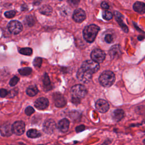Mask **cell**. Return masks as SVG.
Returning a JSON list of instances; mask_svg holds the SVG:
<instances>
[{
	"mask_svg": "<svg viewBox=\"0 0 145 145\" xmlns=\"http://www.w3.org/2000/svg\"><path fill=\"white\" fill-rule=\"evenodd\" d=\"M99 30L100 28L95 24L86 26L83 32L84 39L87 42H92L95 40Z\"/></svg>",
	"mask_w": 145,
	"mask_h": 145,
	"instance_id": "obj_1",
	"label": "cell"
},
{
	"mask_svg": "<svg viewBox=\"0 0 145 145\" xmlns=\"http://www.w3.org/2000/svg\"><path fill=\"white\" fill-rule=\"evenodd\" d=\"M99 80L101 85L105 87H109L113 84L115 75L111 71H105L100 75Z\"/></svg>",
	"mask_w": 145,
	"mask_h": 145,
	"instance_id": "obj_2",
	"label": "cell"
},
{
	"mask_svg": "<svg viewBox=\"0 0 145 145\" xmlns=\"http://www.w3.org/2000/svg\"><path fill=\"white\" fill-rule=\"evenodd\" d=\"M72 98L80 100L84 97L87 94V89L82 84H76L72 86L70 89Z\"/></svg>",
	"mask_w": 145,
	"mask_h": 145,
	"instance_id": "obj_3",
	"label": "cell"
},
{
	"mask_svg": "<svg viewBox=\"0 0 145 145\" xmlns=\"http://www.w3.org/2000/svg\"><path fill=\"white\" fill-rule=\"evenodd\" d=\"M81 67L84 69L85 70L93 74L97 72L99 69L100 66L99 63L92 60H87L83 62Z\"/></svg>",
	"mask_w": 145,
	"mask_h": 145,
	"instance_id": "obj_4",
	"label": "cell"
},
{
	"mask_svg": "<svg viewBox=\"0 0 145 145\" xmlns=\"http://www.w3.org/2000/svg\"><path fill=\"white\" fill-rule=\"evenodd\" d=\"M93 74L85 70L80 67L78 70L76 76L78 79L82 82L84 83H88L92 79V75Z\"/></svg>",
	"mask_w": 145,
	"mask_h": 145,
	"instance_id": "obj_5",
	"label": "cell"
},
{
	"mask_svg": "<svg viewBox=\"0 0 145 145\" xmlns=\"http://www.w3.org/2000/svg\"><path fill=\"white\" fill-rule=\"evenodd\" d=\"M8 29L12 34H18L23 29V26L20 22L17 20L11 21L8 24Z\"/></svg>",
	"mask_w": 145,
	"mask_h": 145,
	"instance_id": "obj_6",
	"label": "cell"
},
{
	"mask_svg": "<svg viewBox=\"0 0 145 145\" xmlns=\"http://www.w3.org/2000/svg\"><path fill=\"white\" fill-rule=\"evenodd\" d=\"M91 57L93 61L97 63H101L105 59V53L100 49H96L92 52Z\"/></svg>",
	"mask_w": 145,
	"mask_h": 145,
	"instance_id": "obj_7",
	"label": "cell"
},
{
	"mask_svg": "<svg viewBox=\"0 0 145 145\" xmlns=\"http://www.w3.org/2000/svg\"><path fill=\"white\" fill-rule=\"evenodd\" d=\"M12 133L16 135H22L25 131V123L22 121H16L12 125Z\"/></svg>",
	"mask_w": 145,
	"mask_h": 145,
	"instance_id": "obj_8",
	"label": "cell"
},
{
	"mask_svg": "<svg viewBox=\"0 0 145 145\" xmlns=\"http://www.w3.org/2000/svg\"><path fill=\"white\" fill-rule=\"evenodd\" d=\"M56 127L55 121L52 119H49L45 121L43 125V130L47 134H52L53 133Z\"/></svg>",
	"mask_w": 145,
	"mask_h": 145,
	"instance_id": "obj_9",
	"label": "cell"
},
{
	"mask_svg": "<svg viewBox=\"0 0 145 145\" xmlns=\"http://www.w3.org/2000/svg\"><path fill=\"white\" fill-rule=\"evenodd\" d=\"M95 106L96 109L101 113L106 112L109 108V105L108 103L103 99L98 100L96 102Z\"/></svg>",
	"mask_w": 145,
	"mask_h": 145,
	"instance_id": "obj_10",
	"label": "cell"
},
{
	"mask_svg": "<svg viewBox=\"0 0 145 145\" xmlns=\"http://www.w3.org/2000/svg\"><path fill=\"white\" fill-rule=\"evenodd\" d=\"M53 99L55 105L57 107H63L66 104L65 98L59 93H54L53 94Z\"/></svg>",
	"mask_w": 145,
	"mask_h": 145,
	"instance_id": "obj_11",
	"label": "cell"
},
{
	"mask_svg": "<svg viewBox=\"0 0 145 145\" xmlns=\"http://www.w3.org/2000/svg\"><path fill=\"white\" fill-rule=\"evenodd\" d=\"M86 13L81 8H78L75 10L72 15V18L77 23L82 22L86 19Z\"/></svg>",
	"mask_w": 145,
	"mask_h": 145,
	"instance_id": "obj_12",
	"label": "cell"
},
{
	"mask_svg": "<svg viewBox=\"0 0 145 145\" xmlns=\"http://www.w3.org/2000/svg\"><path fill=\"white\" fill-rule=\"evenodd\" d=\"M48 105L49 101L45 97H39L35 101V106L39 109H45Z\"/></svg>",
	"mask_w": 145,
	"mask_h": 145,
	"instance_id": "obj_13",
	"label": "cell"
},
{
	"mask_svg": "<svg viewBox=\"0 0 145 145\" xmlns=\"http://www.w3.org/2000/svg\"><path fill=\"white\" fill-rule=\"evenodd\" d=\"M0 133L3 137H9L12 134V126L10 123H6L0 126Z\"/></svg>",
	"mask_w": 145,
	"mask_h": 145,
	"instance_id": "obj_14",
	"label": "cell"
},
{
	"mask_svg": "<svg viewBox=\"0 0 145 145\" xmlns=\"http://www.w3.org/2000/svg\"><path fill=\"white\" fill-rule=\"evenodd\" d=\"M122 54L121 48L119 45H113L109 51V54L112 59L117 58L121 56Z\"/></svg>",
	"mask_w": 145,
	"mask_h": 145,
	"instance_id": "obj_15",
	"label": "cell"
},
{
	"mask_svg": "<svg viewBox=\"0 0 145 145\" xmlns=\"http://www.w3.org/2000/svg\"><path fill=\"white\" fill-rule=\"evenodd\" d=\"M69 121L66 118H63L58 122L57 124V127L61 131L66 132L69 129Z\"/></svg>",
	"mask_w": 145,
	"mask_h": 145,
	"instance_id": "obj_16",
	"label": "cell"
},
{
	"mask_svg": "<svg viewBox=\"0 0 145 145\" xmlns=\"http://www.w3.org/2000/svg\"><path fill=\"white\" fill-rule=\"evenodd\" d=\"M133 8L139 14L145 13V4L142 2H136L133 5Z\"/></svg>",
	"mask_w": 145,
	"mask_h": 145,
	"instance_id": "obj_17",
	"label": "cell"
},
{
	"mask_svg": "<svg viewBox=\"0 0 145 145\" xmlns=\"http://www.w3.org/2000/svg\"><path fill=\"white\" fill-rule=\"evenodd\" d=\"M115 16H116V19L117 22L120 25L121 27V28H122L123 31L125 32H127L128 28H127V26L123 23V22L122 21V15L119 12H115Z\"/></svg>",
	"mask_w": 145,
	"mask_h": 145,
	"instance_id": "obj_18",
	"label": "cell"
},
{
	"mask_svg": "<svg viewBox=\"0 0 145 145\" xmlns=\"http://www.w3.org/2000/svg\"><path fill=\"white\" fill-rule=\"evenodd\" d=\"M124 116V112L121 109L115 110L113 113V118L116 121H120Z\"/></svg>",
	"mask_w": 145,
	"mask_h": 145,
	"instance_id": "obj_19",
	"label": "cell"
},
{
	"mask_svg": "<svg viewBox=\"0 0 145 145\" xmlns=\"http://www.w3.org/2000/svg\"><path fill=\"white\" fill-rule=\"evenodd\" d=\"M26 93L29 96H34L38 93V88L36 86H31L27 89Z\"/></svg>",
	"mask_w": 145,
	"mask_h": 145,
	"instance_id": "obj_20",
	"label": "cell"
},
{
	"mask_svg": "<svg viewBox=\"0 0 145 145\" xmlns=\"http://www.w3.org/2000/svg\"><path fill=\"white\" fill-rule=\"evenodd\" d=\"M40 12L44 15H49L52 13V8L50 6L44 5L40 8Z\"/></svg>",
	"mask_w": 145,
	"mask_h": 145,
	"instance_id": "obj_21",
	"label": "cell"
},
{
	"mask_svg": "<svg viewBox=\"0 0 145 145\" xmlns=\"http://www.w3.org/2000/svg\"><path fill=\"white\" fill-rule=\"evenodd\" d=\"M27 135L28 137L29 138H37L39 137L41 135L40 133L36 130V129H30L29 130L27 133Z\"/></svg>",
	"mask_w": 145,
	"mask_h": 145,
	"instance_id": "obj_22",
	"label": "cell"
},
{
	"mask_svg": "<svg viewBox=\"0 0 145 145\" xmlns=\"http://www.w3.org/2000/svg\"><path fill=\"white\" fill-rule=\"evenodd\" d=\"M43 84L46 89L49 90L52 88V86L50 85V81L47 74H44V76L43 79Z\"/></svg>",
	"mask_w": 145,
	"mask_h": 145,
	"instance_id": "obj_23",
	"label": "cell"
},
{
	"mask_svg": "<svg viewBox=\"0 0 145 145\" xmlns=\"http://www.w3.org/2000/svg\"><path fill=\"white\" fill-rule=\"evenodd\" d=\"M19 74L22 75H28L32 72V69L30 67H24L18 70Z\"/></svg>",
	"mask_w": 145,
	"mask_h": 145,
	"instance_id": "obj_24",
	"label": "cell"
},
{
	"mask_svg": "<svg viewBox=\"0 0 145 145\" xmlns=\"http://www.w3.org/2000/svg\"><path fill=\"white\" fill-rule=\"evenodd\" d=\"M19 53L22 54H24V55L30 56L32 53V49L30 48H21L19 50Z\"/></svg>",
	"mask_w": 145,
	"mask_h": 145,
	"instance_id": "obj_25",
	"label": "cell"
},
{
	"mask_svg": "<svg viewBox=\"0 0 145 145\" xmlns=\"http://www.w3.org/2000/svg\"><path fill=\"white\" fill-rule=\"evenodd\" d=\"M103 17L106 20H110L112 19L113 15L110 12L108 11H105L103 13Z\"/></svg>",
	"mask_w": 145,
	"mask_h": 145,
	"instance_id": "obj_26",
	"label": "cell"
},
{
	"mask_svg": "<svg viewBox=\"0 0 145 145\" xmlns=\"http://www.w3.org/2000/svg\"><path fill=\"white\" fill-rule=\"evenodd\" d=\"M33 63L35 67H40V66H41V63H42V58H40V57L35 58V59L33 60Z\"/></svg>",
	"mask_w": 145,
	"mask_h": 145,
	"instance_id": "obj_27",
	"label": "cell"
},
{
	"mask_svg": "<svg viewBox=\"0 0 145 145\" xmlns=\"http://www.w3.org/2000/svg\"><path fill=\"white\" fill-rule=\"evenodd\" d=\"M16 14V11L14 10H11L6 11L5 13V16L7 18H13Z\"/></svg>",
	"mask_w": 145,
	"mask_h": 145,
	"instance_id": "obj_28",
	"label": "cell"
},
{
	"mask_svg": "<svg viewBox=\"0 0 145 145\" xmlns=\"http://www.w3.org/2000/svg\"><path fill=\"white\" fill-rule=\"evenodd\" d=\"M19 80V79L17 76H14L11 79V80L10 81V85L11 86H15L18 83Z\"/></svg>",
	"mask_w": 145,
	"mask_h": 145,
	"instance_id": "obj_29",
	"label": "cell"
},
{
	"mask_svg": "<svg viewBox=\"0 0 145 145\" xmlns=\"http://www.w3.org/2000/svg\"><path fill=\"white\" fill-rule=\"evenodd\" d=\"M18 92V90L16 88L12 89L8 92V97H14L15 96H16L17 95Z\"/></svg>",
	"mask_w": 145,
	"mask_h": 145,
	"instance_id": "obj_30",
	"label": "cell"
},
{
	"mask_svg": "<svg viewBox=\"0 0 145 145\" xmlns=\"http://www.w3.org/2000/svg\"><path fill=\"white\" fill-rule=\"evenodd\" d=\"M34 112H35V110L32 106H28L25 109V113L28 116L31 115Z\"/></svg>",
	"mask_w": 145,
	"mask_h": 145,
	"instance_id": "obj_31",
	"label": "cell"
},
{
	"mask_svg": "<svg viewBox=\"0 0 145 145\" xmlns=\"http://www.w3.org/2000/svg\"><path fill=\"white\" fill-rule=\"evenodd\" d=\"M105 40L108 43H111L113 41V37L111 34H107L105 36Z\"/></svg>",
	"mask_w": 145,
	"mask_h": 145,
	"instance_id": "obj_32",
	"label": "cell"
},
{
	"mask_svg": "<svg viewBox=\"0 0 145 145\" xmlns=\"http://www.w3.org/2000/svg\"><path fill=\"white\" fill-rule=\"evenodd\" d=\"M69 3L72 7H75L78 6L79 4L80 0H68Z\"/></svg>",
	"mask_w": 145,
	"mask_h": 145,
	"instance_id": "obj_33",
	"label": "cell"
},
{
	"mask_svg": "<svg viewBox=\"0 0 145 145\" xmlns=\"http://www.w3.org/2000/svg\"><path fill=\"white\" fill-rule=\"evenodd\" d=\"M7 93H8V92L6 89L2 88L0 89V96L1 97H4L6 96Z\"/></svg>",
	"mask_w": 145,
	"mask_h": 145,
	"instance_id": "obj_34",
	"label": "cell"
},
{
	"mask_svg": "<svg viewBox=\"0 0 145 145\" xmlns=\"http://www.w3.org/2000/svg\"><path fill=\"white\" fill-rule=\"evenodd\" d=\"M27 23H28V24L30 26L31 25H33V24L35 23V20L34 19L32 18V17H27Z\"/></svg>",
	"mask_w": 145,
	"mask_h": 145,
	"instance_id": "obj_35",
	"label": "cell"
},
{
	"mask_svg": "<svg viewBox=\"0 0 145 145\" xmlns=\"http://www.w3.org/2000/svg\"><path fill=\"white\" fill-rule=\"evenodd\" d=\"M84 129H85L84 125H81L78 126L76 127V132H80V131H82L83 130H84Z\"/></svg>",
	"mask_w": 145,
	"mask_h": 145,
	"instance_id": "obj_36",
	"label": "cell"
},
{
	"mask_svg": "<svg viewBox=\"0 0 145 145\" xmlns=\"http://www.w3.org/2000/svg\"><path fill=\"white\" fill-rule=\"evenodd\" d=\"M101 7L103 9H104V10H107V9L109 8V5H108V4L106 2H103L101 3Z\"/></svg>",
	"mask_w": 145,
	"mask_h": 145,
	"instance_id": "obj_37",
	"label": "cell"
},
{
	"mask_svg": "<svg viewBox=\"0 0 145 145\" xmlns=\"http://www.w3.org/2000/svg\"><path fill=\"white\" fill-rule=\"evenodd\" d=\"M59 1H61V0H59Z\"/></svg>",
	"mask_w": 145,
	"mask_h": 145,
	"instance_id": "obj_38",
	"label": "cell"
}]
</instances>
